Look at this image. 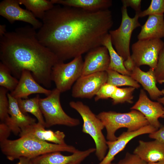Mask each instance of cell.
Here are the masks:
<instances>
[{
  "label": "cell",
  "mask_w": 164,
  "mask_h": 164,
  "mask_svg": "<svg viewBox=\"0 0 164 164\" xmlns=\"http://www.w3.org/2000/svg\"><path fill=\"white\" fill-rule=\"evenodd\" d=\"M42 20L38 39L63 62L102 46L113 24L108 9L90 11L59 5Z\"/></svg>",
  "instance_id": "6da1fadb"
},
{
  "label": "cell",
  "mask_w": 164,
  "mask_h": 164,
  "mask_svg": "<svg viewBox=\"0 0 164 164\" xmlns=\"http://www.w3.org/2000/svg\"><path fill=\"white\" fill-rule=\"evenodd\" d=\"M36 30L26 26L7 32L0 37V59L17 79L23 70H28L39 84L50 88L52 68L59 60L40 43Z\"/></svg>",
  "instance_id": "7a4b0ae2"
},
{
  "label": "cell",
  "mask_w": 164,
  "mask_h": 164,
  "mask_svg": "<svg viewBox=\"0 0 164 164\" xmlns=\"http://www.w3.org/2000/svg\"><path fill=\"white\" fill-rule=\"evenodd\" d=\"M2 152L10 161L25 157L32 159L47 153L66 152L73 153L78 150L73 146L56 144L40 140L28 135L15 140H5L0 142Z\"/></svg>",
  "instance_id": "3957f363"
},
{
  "label": "cell",
  "mask_w": 164,
  "mask_h": 164,
  "mask_svg": "<svg viewBox=\"0 0 164 164\" xmlns=\"http://www.w3.org/2000/svg\"><path fill=\"white\" fill-rule=\"evenodd\" d=\"M97 116L102 122L105 128L106 138L109 141H113L117 139L115 132L121 128H126L127 132H132L149 125L144 115L140 112L135 110L126 113L111 111H102Z\"/></svg>",
  "instance_id": "277c9868"
},
{
  "label": "cell",
  "mask_w": 164,
  "mask_h": 164,
  "mask_svg": "<svg viewBox=\"0 0 164 164\" xmlns=\"http://www.w3.org/2000/svg\"><path fill=\"white\" fill-rule=\"evenodd\" d=\"M69 105L81 117L83 121L82 131L93 139L96 146L95 155L99 160L101 161L106 156L108 149L107 141L102 132L105 128L103 123L82 102L71 101Z\"/></svg>",
  "instance_id": "5b68a950"
},
{
  "label": "cell",
  "mask_w": 164,
  "mask_h": 164,
  "mask_svg": "<svg viewBox=\"0 0 164 164\" xmlns=\"http://www.w3.org/2000/svg\"><path fill=\"white\" fill-rule=\"evenodd\" d=\"M61 93L56 88L49 95L39 99V107L46 128L56 125L74 127L80 124L78 119L71 117L63 110L60 102Z\"/></svg>",
  "instance_id": "8992f818"
},
{
  "label": "cell",
  "mask_w": 164,
  "mask_h": 164,
  "mask_svg": "<svg viewBox=\"0 0 164 164\" xmlns=\"http://www.w3.org/2000/svg\"><path fill=\"white\" fill-rule=\"evenodd\" d=\"M121 12L122 19L119 27L116 30H110L109 33L116 51L124 61L131 56L130 44L132 32L141 26L138 21L140 12H135L134 17L131 18L126 7L122 6Z\"/></svg>",
  "instance_id": "52a82bcc"
},
{
  "label": "cell",
  "mask_w": 164,
  "mask_h": 164,
  "mask_svg": "<svg viewBox=\"0 0 164 164\" xmlns=\"http://www.w3.org/2000/svg\"><path fill=\"white\" fill-rule=\"evenodd\" d=\"M83 63L81 55L67 63L59 61L53 67L51 80L55 84L56 88L61 93L70 90L81 76Z\"/></svg>",
  "instance_id": "ba28073f"
},
{
  "label": "cell",
  "mask_w": 164,
  "mask_h": 164,
  "mask_svg": "<svg viewBox=\"0 0 164 164\" xmlns=\"http://www.w3.org/2000/svg\"><path fill=\"white\" fill-rule=\"evenodd\" d=\"M164 47V43L161 39L138 40L132 45L131 57L136 67L147 65L155 70Z\"/></svg>",
  "instance_id": "9c48e42d"
},
{
  "label": "cell",
  "mask_w": 164,
  "mask_h": 164,
  "mask_svg": "<svg viewBox=\"0 0 164 164\" xmlns=\"http://www.w3.org/2000/svg\"><path fill=\"white\" fill-rule=\"evenodd\" d=\"M107 80L106 71L81 76L72 87V96L75 98L91 99L95 96Z\"/></svg>",
  "instance_id": "30bf717a"
},
{
  "label": "cell",
  "mask_w": 164,
  "mask_h": 164,
  "mask_svg": "<svg viewBox=\"0 0 164 164\" xmlns=\"http://www.w3.org/2000/svg\"><path fill=\"white\" fill-rule=\"evenodd\" d=\"M18 0H4L0 3V15L11 24L15 21H21L30 24L35 29H39L42 22L31 12L21 8Z\"/></svg>",
  "instance_id": "8fae6325"
},
{
  "label": "cell",
  "mask_w": 164,
  "mask_h": 164,
  "mask_svg": "<svg viewBox=\"0 0 164 164\" xmlns=\"http://www.w3.org/2000/svg\"><path fill=\"white\" fill-rule=\"evenodd\" d=\"M138 111L145 116L149 125L157 129L160 127L159 118L164 114V108L158 102H154L148 97L144 90L141 89L138 100L131 108Z\"/></svg>",
  "instance_id": "7c38bea8"
},
{
  "label": "cell",
  "mask_w": 164,
  "mask_h": 164,
  "mask_svg": "<svg viewBox=\"0 0 164 164\" xmlns=\"http://www.w3.org/2000/svg\"><path fill=\"white\" fill-rule=\"evenodd\" d=\"M158 129L148 125L134 132H124L117 139L113 141H107L108 151L104 159L98 164H110L114 159L115 156L122 151L131 140L139 135L150 134Z\"/></svg>",
  "instance_id": "4fadbf2b"
},
{
  "label": "cell",
  "mask_w": 164,
  "mask_h": 164,
  "mask_svg": "<svg viewBox=\"0 0 164 164\" xmlns=\"http://www.w3.org/2000/svg\"><path fill=\"white\" fill-rule=\"evenodd\" d=\"M95 151L94 148L84 151L78 150L69 155H64L60 152H51L31 159V160L32 164H80Z\"/></svg>",
  "instance_id": "5bb4252c"
},
{
  "label": "cell",
  "mask_w": 164,
  "mask_h": 164,
  "mask_svg": "<svg viewBox=\"0 0 164 164\" xmlns=\"http://www.w3.org/2000/svg\"><path fill=\"white\" fill-rule=\"evenodd\" d=\"M110 63L109 53L105 46H102L93 49L88 52L85 57L81 76L106 71Z\"/></svg>",
  "instance_id": "9a60e30c"
},
{
  "label": "cell",
  "mask_w": 164,
  "mask_h": 164,
  "mask_svg": "<svg viewBox=\"0 0 164 164\" xmlns=\"http://www.w3.org/2000/svg\"><path fill=\"white\" fill-rule=\"evenodd\" d=\"M51 91L52 90L41 86L34 79L30 71L24 70L22 72L16 88L9 93L16 99H26L28 98L29 95L35 94H43L47 96Z\"/></svg>",
  "instance_id": "2e32d148"
},
{
  "label": "cell",
  "mask_w": 164,
  "mask_h": 164,
  "mask_svg": "<svg viewBox=\"0 0 164 164\" xmlns=\"http://www.w3.org/2000/svg\"><path fill=\"white\" fill-rule=\"evenodd\" d=\"M9 106V114L10 118L5 124L15 135H19L21 130L36 123V119L22 113L20 110L17 99L8 93Z\"/></svg>",
  "instance_id": "e0dca14e"
},
{
  "label": "cell",
  "mask_w": 164,
  "mask_h": 164,
  "mask_svg": "<svg viewBox=\"0 0 164 164\" xmlns=\"http://www.w3.org/2000/svg\"><path fill=\"white\" fill-rule=\"evenodd\" d=\"M45 128L41 124L36 122L21 129L19 135V137L28 135L40 140L56 144H67L65 141V135L63 132L59 130L54 132L50 130H46Z\"/></svg>",
  "instance_id": "ac0fdd59"
},
{
  "label": "cell",
  "mask_w": 164,
  "mask_h": 164,
  "mask_svg": "<svg viewBox=\"0 0 164 164\" xmlns=\"http://www.w3.org/2000/svg\"><path fill=\"white\" fill-rule=\"evenodd\" d=\"M133 154L146 163L164 160V143L157 140L149 142L139 141Z\"/></svg>",
  "instance_id": "d6986e66"
},
{
  "label": "cell",
  "mask_w": 164,
  "mask_h": 164,
  "mask_svg": "<svg viewBox=\"0 0 164 164\" xmlns=\"http://www.w3.org/2000/svg\"><path fill=\"white\" fill-rule=\"evenodd\" d=\"M130 76L142 85L152 99L157 100L163 95L162 91L156 85L157 81L153 69L150 68L148 71L145 72L139 67H135L131 72Z\"/></svg>",
  "instance_id": "ffe728a7"
},
{
  "label": "cell",
  "mask_w": 164,
  "mask_h": 164,
  "mask_svg": "<svg viewBox=\"0 0 164 164\" xmlns=\"http://www.w3.org/2000/svg\"><path fill=\"white\" fill-rule=\"evenodd\" d=\"M141 27L137 36L138 40L164 38V15H149L145 23Z\"/></svg>",
  "instance_id": "44dd1931"
},
{
  "label": "cell",
  "mask_w": 164,
  "mask_h": 164,
  "mask_svg": "<svg viewBox=\"0 0 164 164\" xmlns=\"http://www.w3.org/2000/svg\"><path fill=\"white\" fill-rule=\"evenodd\" d=\"M53 3L90 11L108 9L112 5L111 0H51Z\"/></svg>",
  "instance_id": "7402d4cb"
},
{
  "label": "cell",
  "mask_w": 164,
  "mask_h": 164,
  "mask_svg": "<svg viewBox=\"0 0 164 164\" xmlns=\"http://www.w3.org/2000/svg\"><path fill=\"white\" fill-rule=\"evenodd\" d=\"M102 46L107 49L110 57L108 69L116 71L123 75L130 76L131 72L128 71L124 65V60L114 49L109 33L104 39Z\"/></svg>",
  "instance_id": "603a6c76"
},
{
  "label": "cell",
  "mask_w": 164,
  "mask_h": 164,
  "mask_svg": "<svg viewBox=\"0 0 164 164\" xmlns=\"http://www.w3.org/2000/svg\"><path fill=\"white\" fill-rule=\"evenodd\" d=\"M40 99L39 95L37 94L32 98H20L17 101L19 107L22 113L25 114H27V113H30L36 117L38 122L45 127L44 118L39 105Z\"/></svg>",
  "instance_id": "cb8c5ba5"
},
{
  "label": "cell",
  "mask_w": 164,
  "mask_h": 164,
  "mask_svg": "<svg viewBox=\"0 0 164 164\" xmlns=\"http://www.w3.org/2000/svg\"><path fill=\"white\" fill-rule=\"evenodd\" d=\"M20 5H23L36 18L42 19L45 13L52 9L54 4L51 0H18Z\"/></svg>",
  "instance_id": "d4e9b609"
},
{
  "label": "cell",
  "mask_w": 164,
  "mask_h": 164,
  "mask_svg": "<svg viewBox=\"0 0 164 164\" xmlns=\"http://www.w3.org/2000/svg\"><path fill=\"white\" fill-rule=\"evenodd\" d=\"M108 74V83L118 87L124 86H129L135 88L140 87L138 83L130 76L122 74L110 69L106 71Z\"/></svg>",
  "instance_id": "484cf974"
},
{
  "label": "cell",
  "mask_w": 164,
  "mask_h": 164,
  "mask_svg": "<svg viewBox=\"0 0 164 164\" xmlns=\"http://www.w3.org/2000/svg\"><path fill=\"white\" fill-rule=\"evenodd\" d=\"M18 79L12 76L9 69L2 62H0V86L11 92L16 88Z\"/></svg>",
  "instance_id": "4316f807"
},
{
  "label": "cell",
  "mask_w": 164,
  "mask_h": 164,
  "mask_svg": "<svg viewBox=\"0 0 164 164\" xmlns=\"http://www.w3.org/2000/svg\"><path fill=\"white\" fill-rule=\"evenodd\" d=\"M135 88L132 87L120 88L117 87L111 98L114 105L125 102L133 103V93Z\"/></svg>",
  "instance_id": "83f0119b"
},
{
  "label": "cell",
  "mask_w": 164,
  "mask_h": 164,
  "mask_svg": "<svg viewBox=\"0 0 164 164\" xmlns=\"http://www.w3.org/2000/svg\"><path fill=\"white\" fill-rule=\"evenodd\" d=\"M8 90L4 87H0V122L5 123L9 119V103L7 96Z\"/></svg>",
  "instance_id": "f1b7e54d"
},
{
  "label": "cell",
  "mask_w": 164,
  "mask_h": 164,
  "mask_svg": "<svg viewBox=\"0 0 164 164\" xmlns=\"http://www.w3.org/2000/svg\"><path fill=\"white\" fill-rule=\"evenodd\" d=\"M164 13V0H152L149 7L138 12L139 17L151 15H162Z\"/></svg>",
  "instance_id": "f546056e"
},
{
  "label": "cell",
  "mask_w": 164,
  "mask_h": 164,
  "mask_svg": "<svg viewBox=\"0 0 164 164\" xmlns=\"http://www.w3.org/2000/svg\"><path fill=\"white\" fill-rule=\"evenodd\" d=\"M117 87L106 83L100 88L95 96V101H97L100 99L111 98L115 91Z\"/></svg>",
  "instance_id": "4dcf8cb0"
},
{
  "label": "cell",
  "mask_w": 164,
  "mask_h": 164,
  "mask_svg": "<svg viewBox=\"0 0 164 164\" xmlns=\"http://www.w3.org/2000/svg\"><path fill=\"white\" fill-rule=\"evenodd\" d=\"M154 73L157 82L164 79V47L160 53Z\"/></svg>",
  "instance_id": "1f68e13d"
},
{
  "label": "cell",
  "mask_w": 164,
  "mask_h": 164,
  "mask_svg": "<svg viewBox=\"0 0 164 164\" xmlns=\"http://www.w3.org/2000/svg\"><path fill=\"white\" fill-rule=\"evenodd\" d=\"M146 163L136 155L127 152L124 158L118 162L110 164H145Z\"/></svg>",
  "instance_id": "d6a6232c"
},
{
  "label": "cell",
  "mask_w": 164,
  "mask_h": 164,
  "mask_svg": "<svg viewBox=\"0 0 164 164\" xmlns=\"http://www.w3.org/2000/svg\"><path fill=\"white\" fill-rule=\"evenodd\" d=\"M123 6L127 8L130 7L134 9L135 12H140L141 10V0H122Z\"/></svg>",
  "instance_id": "836d02e7"
},
{
  "label": "cell",
  "mask_w": 164,
  "mask_h": 164,
  "mask_svg": "<svg viewBox=\"0 0 164 164\" xmlns=\"http://www.w3.org/2000/svg\"><path fill=\"white\" fill-rule=\"evenodd\" d=\"M11 132L10 129L5 123L0 122V142L8 139Z\"/></svg>",
  "instance_id": "e575fe53"
},
{
  "label": "cell",
  "mask_w": 164,
  "mask_h": 164,
  "mask_svg": "<svg viewBox=\"0 0 164 164\" xmlns=\"http://www.w3.org/2000/svg\"><path fill=\"white\" fill-rule=\"evenodd\" d=\"M149 137L164 143V126L149 134Z\"/></svg>",
  "instance_id": "d590c367"
},
{
  "label": "cell",
  "mask_w": 164,
  "mask_h": 164,
  "mask_svg": "<svg viewBox=\"0 0 164 164\" xmlns=\"http://www.w3.org/2000/svg\"><path fill=\"white\" fill-rule=\"evenodd\" d=\"M123 64L125 69L130 72H131L136 67L131 56L124 61Z\"/></svg>",
  "instance_id": "8d00e7d4"
},
{
  "label": "cell",
  "mask_w": 164,
  "mask_h": 164,
  "mask_svg": "<svg viewBox=\"0 0 164 164\" xmlns=\"http://www.w3.org/2000/svg\"><path fill=\"white\" fill-rule=\"evenodd\" d=\"M18 159L19 161L16 164H32L31 159L25 157H21Z\"/></svg>",
  "instance_id": "74e56055"
},
{
  "label": "cell",
  "mask_w": 164,
  "mask_h": 164,
  "mask_svg": "<svg viewBox=\"0 0 164 164\" xmlns=\"http://www.w3.org/2000/svg\"><path fill=\"white\" fill-rule=\"evenodd\" d=\"M158 82L159 84H162L163 83H164V79L159 81ZM163 95V97L161 98H159L157 100L161 104L164 105V89H162V91Z\"/></svg>",
  "instance_id": "f35d334b"
},
{
  "label": "cell",
  "mask_w": 164,
  "mask_h": 164,
  "mask_svg": "<svg viewBox=\"0 0 164 164\" xmlns=\"http://www.w3.org/2000/svg\"><path fill=\"white\" fill-rule=\"evenodd\" d=\"M6 26L4 24L0 25V37L3 36L6 32Z\"/></svg>",
  "instance_id": "ab89813d"
},
{
  "label": "cell",
  "mask_w": 164,
  "mask_h": 164,
  "mask_svg": "<svg viewBox=\"0 0 164 164\" xmlns=\"http://www.w3.org/2000/svg\"><path fill=\"white\" fill-rule=\"evenodd\" d=\"M145 164H164V160L156 162L146 163Z\"/></svg>",
  "instance_id": "60d3db41"
},
{
  "label": "cell",
  "mask_w": 164,
  "mask_h": 164,
  "mask_svg": "<svg viewBox=\"0 0 164 164\" xmlns=\"http://www.w3.org/2000/svg\"><path fill=\"white\" fill-rule=\"evenodd\" d=\"M161 118H164V114L162 115V116L161 117Z\"/></svg>",
  "instance_id": "b9f144b4"
}]
</instances>
